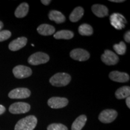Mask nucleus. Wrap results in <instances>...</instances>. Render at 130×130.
Returning <instances> with one entry per match:
<instances>
[{
	"instance_id": "nucleus-1",
	"label": "nucleus",
	"mask_w": 130,
	"mask_h": 130,
	"mask_svg": "<svg viewBox=\"0 0 130 130\" xmlns=\"http://www.w3.org/2000/svg\"><path fill=\"white\" fill-rule=\"evenodd\" d=\"M37 119L33 115H30L19 120L16 124L14 130H33L37 125Z\"/></svg>"
},
{
	"instance_id": "nucleus-2",
	"label": "nucleus",
	"mask_w": 130,
	"mask_h": 130,
	"mask_svg": "<svg viewBox=\"0 0 130 130\" xmlns=\"http://www.w3.org/2000/svg\"><path fill=\"white\" fill-rule=\"evenodd\" d=\"M71 80L70 75L66 73H57L50 79V83L53 86L63 87L67 86Z\"/></svg>"
},
{
	"instance_id": "nucleus-3",
	"label": "nucleus",
	"mask_w": 130,
	"mask_h": 130,
	"mask_svg": "<svg viewBox=\"0 0 130 130\" xmlns=\"http://www.w3.org/2000/svg\"><path fill=\"white\" fill-rule=\"evenodd\" d=\"M50 60V56L46 53L42 52H37L29 57L28 62L29 64L36 66L44 64Z\"/></svg>"
},
{
	"instance_id": "nucleus-4",
	"label": "nucleus",
	"mask_w": 130,
	"mask_h": 130,
	"mask_svg": "<svg viewBox=\"0 0 130 130\" xmlns=\"http://www.w3.org/2000/svg\"><path fill=\"white\" fill-rule=\"evenodd\" d=\"M110 23L116 30H122L124 28L127 21L123 15L118 13H114L110 17Z\"/></svg>"
},
{
	"instance_id": "nucleus-5",
	"label": "nucleus",
	"mask_w": 130,
	"mask_h": 130,
	"mask_svg": "<svg viewBox=\"0 0 130 130\" xmlns=\"http://www.w3.org/2000/svg\"><path fill=\"white\" fill-rule=\"evenodd\" d=\"M118 116V112L113 109L103 110L99 115V120L104 123H109L113 122Z\"/></svg>"
},
{
	"instance_id": "nucleus-6",
	"label": "nucleus",
	"mask_w": 130,
	"mask_h": 130,
	"mask_svg": "<svg viewBox=\"0 0 130 130\" xmlns=\"http://www.w3.org/2000/svg\"><path fill=\"white\" fill-rule=\"evenodd\" d=\"M13 73L16 78L22 79L30 77L32 74V70L27 66L18 65L13 68Z\"/></svg>"
},
{
	"instance_id": "nucleus-7",
	"label": "nucleus",
	"mask_w": 130,
	"mask_h": 130,
	"mask_svg": "<svg viewBox=\"0 0 130 130\" xmlns=\"http://www.w3.org/2000/svg\"><path fill=\"white\" fill-rule=\"evenodd\" d=\"M30 104L26 102H15L10 106L9 111L12 114H23L30 111Z\"/></svg>"
},
{
	"instance_id": "nucleus-8",
	"label": "nucleus",
	"mask_w": 130,
	"mask_h": 130,
	"mask_svg": "<svg viewBox=\"0 0 130 130\" xmlns=\"http://www.w3.org/2000/svg\"><path fill=\"white\" fill-rule=\"evenodd\" d=\"M118 56L110 50H105L104 53L101 56V60L104 63L108 66L115 65L119 62Z\"/></svg>"
},
{
	"instance_id": "nucleus-9",
	"label": "nucleus",
	"mask_w": 130,
	"mask_h": 130,
	"mask_svg": "<svg viewBox=\"0 0 130 130\" xmlns=\"http://www.w3.org/2000/svg\"><path fill=\"white\" fill-rule=\"evenodd\" d=\"M70 57L75 60L84 61L87 60L90 58V54L83 49L77 48L71 51Z\"/></svg>"
},
{
	"instance_id": "nucleus-10",
	"label": "nucleus",
	"mask_w": 130,
	"mask_h": 130,
	"mask_svg": "<svg viewBox=\"0 0 130 130\" xmlns=\"http://www.w3.org/2000/svg\"><path fill=\"white\" fill-rule=\"evenodd\" d=\"M31 92L27 88H16L9 92V97L11 99H25L30 97Z\"/></svg>"
},
{
	"instance_id": "nucleus-11",
	"label": "nucleus",
	"mask_w": 130,
	"mask_h": 130,
	"mask_svg": "<svg viewBox=\"0 0 130 130\" xmlns=\"http://www.w3.org/2000/svg\"><path fill=\"white\" fill-rule=\"evenodd\" d=\"M68 99L61 97H52L48 101V104L52 108L58 109L63 108L68 104Z\"/></svg>"
},
{
	"instance_id": "nucleus-12",
	"label": "nucleus",
	"mask_w": 130,
	"mask_h": 130,
	"mask_svg": "<svg viewBox=\"0 0 130 130\" xmlns=\"http://www.w3.org/2000/svg\"><path fill=\"white\" fill-rule=\"evenodd\" d=\"M109 78L111 80L118 83H125L129 80V75L119 71H112L110 73Z\"/></svg>"
},
{
	"instance_id": "nucleus-13",
	"label": "nucleus",
	"mask_w": 130,
	"mask_h": 130,
	"mask_svg": "<svg viewBox=\"0 0 130 130\" xmlns=\"http://www.w3.org/2000/svg\"><path fill=\"white\" fill-rule=\"evenodd\" d=\"M27 43V39L25 37H21L13 40L9 43V48L12 51H16L24 48Z\"/></svg>"
},
{
	"instance_id": "nucleus-14",
	"label": "nucleus",
	"mask_w": 130,
	"mask_h": 130,
	"mask_svg": "<svg viewBox=\"0 0 130 130\" xmlns=\"http://www.w3.org/2000/svg\"><path fill=\"white\" fill-rule=\"evenodd\" d=\"M93 14L99 18H104L108 16V9L106 6L101 4H94L92 7Z\"/></svg>"
},
{
	"instance_id": "nucleus-15",
	"label": "nucleus",
	"mask_w": 130,
	"mask_h": 130,
	"mask_svg": "<svg viewBox=\"0 0 130 130\" xmlns=\"http://www.w3.org/2000/svg\"><path fill=\"white\" fill-rule=\"evenodd\" d=\"M37 32L42 36H50L55 32V28L51 25L46 24H41L37 27Z\"/></svg>"
},
{
	"instance_id": "nucleus-16",
	"label": "nucleus",
	"mask_w": 130,
	"mask_h": 130,
	"mask_svg": "<svg viewBox=\"0 0 130 130\" xmlns=\"http://www.w3.org/2000/svg\"><path fill=\"white\" fill-rule=\"evenodd\" d=\"M49 19L51 21H54L57 24H61L65 22L66 18L60 12L57 10H51L49 13Z\"/></svg>"
},
{
	"instance_id": "nucleus-17",
	"label": "nucleus",
	"mask_w": 130,
	"mask_h": 130,
	"mask_svg": "<svg viewBox=\"0 0 130 130\" xmlns=\"http://www.w3.org/2000/svg\"><path fill=\"white\" fill-rule=\"evenodd\" d=\"M29 10V6L27 3H23L21 4L14 12V15L18 18H22L28 14Z\"/></svg>"
},
{
	"instance_id": "nucleus-18",
	"label": "nucleus",
	"mask_w": 130,
	"mask_h": 130,
	"mask_svg": "<svg viewBox=\"0 0 130 130\" xmlns=\"http://www.w3.org/2000/svg\"><path fill=\"white\" fill-rule=\"evenodd\" d=\"M86 121H87V117L86 115H82L78 116L73 122L71 126V129L81 130L85 125Z\"/></svg>"
},
{
	"instance_id": "nucleus-19",
	"label": "nucleus",
	"mask_w": 130,
	"mask_h": 130,
	"mask_svg": "<svg viewBox=\"0 0 130 130\" xmlns=\"http://www.w3.org/2000/svg\"><path fill=\"white\" fill-rule=\"evenodd\" d=\"M84 9L81 7H77L75 8L69 16V19L71 22H78L79 19H81L84 14Z\"/></svg>"
},
{
	"instance_id": "nucleus-20",
	"label": "nucleus",
	"mask_w": 130,
	"mask_h": 130,
	"mask_svg": "<svg viewBox=\"0 0 130 130\" xmlns=\"http://www.w3.org/2000/svg\"><path fill=\"white\" fill-rule=\"evenodd\" d=\"M74 32L70 30L58 31L54 35V37L56 39H71L74 37Z\"/></svg>"
},
{
	"instance_id": "nucleus-21",
	"label": "nucleus",
	"mask_w": 130,
	"mask_h": 130,
	"mask_svg": "<svg viewBox=\"0 0 130 130\" xmlns=\"http://www.w3.org/2000/svg\"><path fill=\"white\" fill-rule=\"evenodd\" d=\"M130 87L129 86H123L118 89L115 93V96L118 100H122L129 96Z\"/></svg>"
},
{
	"instance_id": "nucleus-22",
	"label": "nucleus",
	"mask_w": 130,
	"mask_h": 130,
	"mask_svg": "<svg viewBox=\"0 0 130 130\" xmlns=\"http://www.w3.org/2000/svg\"><path fill=\"white\" fill-rule=\"evenodd\" d=\"M78 32L81 36H90L93 34V30L90 25L83 24L79 27Z\"/></svg>"
},
{
	"instance_id": "nucleus-23",
	"label": "nucleus",
	"mask_w": 130,
	"mask_h": 130,
	"mask_svg": "<svg viewBox=\"0 0 130 130\" xmlns=\"http://www.w3.org/2000/svg\"><path fill=\"white\" fill-rule=\"evenodd\" d=\"M113 49L116 53L118 54V55H122L125 54L126 50V46L125 43L123 42H121L119 44H115L113 45Z\"/></svg>"
},
{
	"instance_id": "nucleus-24",
	"label": "nucleus",
	"mask_w": 130,
	"mask_h": 130,
	"mask_svg": "<svg viewBox=\"0 0 130 130\" xmlns=\"http://www.w3.org/2000/svg\"><path fill=\"white\" fill-rule=\"evenodd\" d=\"M47 130H68V129L61 123H52L48 126Z\"/></svg>"
},
{
	"instance_id": "nucleus-25",
	"label": "nucleus",
	"mask_w": 130,
	"mask_h": 130,
	"mask_svg": "<svg viewBox=\"0 0 130 130\" xmlns=\"http://www.w3.org/2000/svg\"><path fill=\"white\" fill-rule=\"evenodd\" d=\"M11 35L12 33L9 30L0 31V42H3L9 39L11 37Z\"/></svg>"
},
{
	"instance_id": "nucleus-26",
	"label": "nucleus",
	"mask_w": 130,
	"mask_h": 130,
	"mask_svg": "<svg viewBox=\"0 0 130 130\" xmlns=\"http://www.w3.org/2000/svg\"><path fill=\"white\" fill-rule=\"evenodd\" d=\"M124 39L126 42L129 43L130 42V32L129 31H126L124 35Z\"/></svg>"
},
{
	"instance_id": "nucleus-27",
	"label": "nucleus",
	"mask_w": 130,
	"mask_h": 130,
	"mask_svg": "<svg viewBox=\"0 0 130 130\" xmlns=\"http://www.w3.org/2000/svg\"><path fill=\"white\" fill-rule=\"evenodd\" d=\"M6 111V108L3 105H0V115H3Z\"/></svg>"
},
{
	"instance_id": "nucleus-28",
	"label": "nucleus",
	"mask_w": 130,
	"mask_h": 130,
	"mask_svg": "<svg viewBox=\"0 0 130 130\" xmlns=\"http://www.w3.org/2000/svg\"><path fill=\"white\" fill-rule=\"evenodd\" d=\"M51 1H50V0H42L41 1V3H42L43 4L45 5V6H48L51 3Z\"/></svg>"
},
{
	"instance_id": "nucleus-29",
	"label": "nucleus",
	"mask_w": 130,
	"mask_h": 130,
	"mask_svg": "<svg viewBox=\"0 0 130 130\" xmlns=\"http://www.w3.org/2000/svg\"><path fill=\"white\" fill-rule=\"evenodd\" d=\"M126 104L127 105L128 108H130V98L129 96L127 97L126 98Z\"/></svg>"
},
{
	"instance_id": "nucleus-30",
	"label": "nucleus",
	"mask_w": 130,
	"mask_h": 130,
	"mask_svg": "<svg viewBox=\"0 0 130 130\" xmlns=\"http://www.w3.org/2000/svg\"><path fill=\"white\" fill-rule=\"evenodd\" d=\"M110 1L113 3H123L125 2L124 0H110Z\"/></svg>"
},
{
	"instance_id": "nucleus-31",
	"label": "nucleus",
	"mask_w": 130,
	"mask_h": 130,
	"mask_svg": "<svg viewBox=\"0 0 130 130\" xmlns=\"http://www.w3.org/2000/svg\"><path fill=\"white\" fill-rule=\"evenodd\" d=\"M3 23L1 21H0V31L1 30V29H2L3 28Z\"/></svg>"
}]
</instances>
